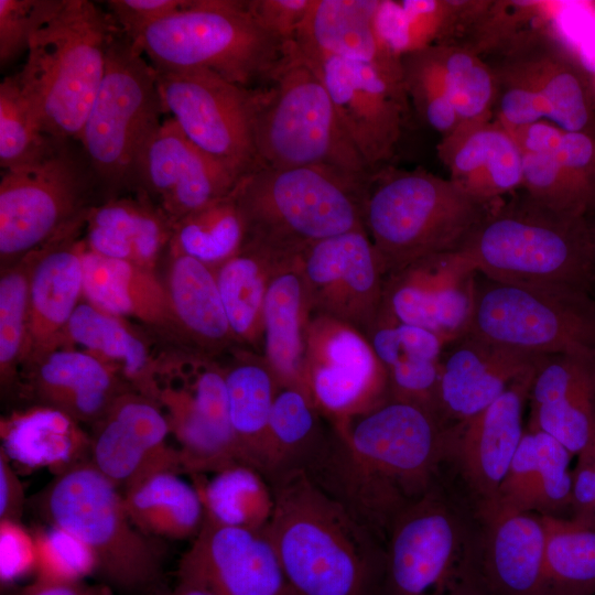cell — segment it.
<instances>
[{
  "label": "cell",
  "instance_id": "obj_18",
  "mask_svg": "<svg viewBox=\"0 0 595 595\" xmlns=\"http://www.w3.org/2000/svg\"><path fill=\"white\" fill-rule=\"evenodd\" d=\"M177 581L213 595H294L264 528L204 523L183 554Z\"/></svg>",
  "mask_w": 595,
  "mask_h": 595
},
{
  "label": "cell",
  "instance_id": "obj_32",
  "mask_svg": "<svg viewBox=\"0 0 595 595\" xmlns=\"http://www.w3.org/2000/svg\"><path fill=\"white\" fill-rule=\"evenodd\" d=\"M572 454L552 436L527 429L497 497L489 502L542 516L570 512Z\"/></svg>",
  "mask_w": 595,
  "mask_h": 595
},
{
  "label": "cell",
  "instance_id": "obj_29",
  "mask_svg": "<svg viewBox=\"0 0 595 595\" xmlns=\"http://www.w3.org/2000/svg\"><path fill=\"white\" fill-rule=\"evenodd\" d=\"M84 299L116 316L136 320L172 336L180 346L167 290L154 270L101 257L85 246Z\"/></svg>",
  "mask_w": 595,
  "mask_h": 595
},
{
  "label": "cell",
  "instance_id": "obj_12",
  "mask_svg": "<svg viewBox=\"0 0 595 595\" xmlns=\"http://www.w3.org/2000/svg\"><path fill=\"white\" fill-rule=\"evenodd\" d=\"M467 334L536 355H595V304L588 292L511 283L477 272Z\"/></svg>",
  "mask_w": 595,
  "mask_h": 595
},
{
  "label": "cell",
  "instance_id": "obj_23",
  "mask_svg": "<svg viewBox=\"0 0 595 595\" xmlns=\"http://www.w3.org/2000/svg\"><path fill=\"white\" fill-rule=\"evenodd\" d=\"M538 366L488 407L445 428L444 462L456 465L478 504L497 497L521 442L523 409Z\"/></svg>",
  "mask_w": 595,
  "mask_h": 595
},
{
  "label": "cell",
  "instance_id": "obj_41",
  "mask_svg": "<svg viewBox=\"0 0 595 595\" xmlns=\"http://www.w3.org/2000/svg\"><path fill=\"white\" fill-rule=\"evenodd\" d=\"M333 426L310 397L281 388L274 399L260 472L269 480L306 466L325 447Z\"/></svg>",
  "mask_w": 595,
  "mask_h": 595
},
{
  "label": "cell",
  "instance_id": "obj_48",
  "mask_svg": "<svg viewBox=\"0 0 595 595\" xmlns=\"http://www.w3.org/2000/svg\"><path fill=\"white\" fill-rule=\"evenodd\" d=\"M57 139L45 134L36 122L19 84L18 75L0 84V166L2 171L34 163Z\"/></svg>",
  "mask_w": 595,
  "mask_h": 595
},
{
  "label": "cell",
  "instance_id": "obj_33",
  "mask_svg": "<svg viewBox=\"0 0 595 595\" xmlns=\"http://www.w3.org/2000/svg\"><path fill=\"white\" fill-rule=\"evenodd\" d=\"M86 248L101 257L125 260L154 270L172 236V224L144 194L110 198L88 213Z\"/></svg>",
  "mask_w": 595,
  "mask_h": 595
},
{
  "label": "cell",
  "instance_id": "obj_46",
  "mask_svg": "<svg viewBox=\"0 0 595 595\" xmlns=\"http://www.w3.org/2000/svg\"><path fill=\"white\" fill-rule=\"evenodd\" d=\"M542 518L547 531L542 595H594L595 526L566 517Z\"/></svg>",
  "mask_w": 595,
  "mask_h": 595
},
{
  "label": "cell",
  "instance_id": "obj_3",
  "mask_svg": "<svg viewBox=\"0 0 595 595\" xmlns=\"http://www.w3.org/2000/svg\"><path fill=\"white\" fill-rule=\"evenodd\" d=\"M487 210L456 250L489 279L589 292L595 226L555 212L528 194Z\"/></svg>",
  "mask_w": 595,
  "mask_h": 595
},
{
  "label": "cell",
  "instance_id": "obj_36",
  "mask_svg": "<svg viewBox=\"0 0 595 595\" xmlns=\"http://www.w3.org/2000/svg\"><path fill=\"white\" fill-rule=\"evenodd\" d=\"M0 451L28 469H50L58 475L89 461L90 434L69 414L45 404L1 418Z\"/></svg>",
  "mask_w": 595,
  "mask_h": 595
},
{
  "label": "cell",
  "instance_id": "obj_58",
  "mask_svg": "<svg viewBox=\"0 0 595 595\" xmlns=\"http://www.w3.org/2000/svg\"><path fill=\"white\" fill-rule=\"evenodd\" d=\"M463 595H479V594L474 593V592H467V593H464Z\"/></svg>",
  "mask_w": 595,
  "mask_h": 595
},
{
  "label": "cell",
  "instance_id": "obj_4",
  "mask_svg": "<svg viewBox=\"0 0 595 595\" xmlns=\"http://www.w3.org/2000/svg\"><path fill=\"white\" fill-rule=\"evenodd\" d=\"M120 31L111 14L94 2L63 0L33 35L17 75L45 134L78 143Z\"/></svg>",
  "mask_w": 595,
  "mask_h": 595
},
{
  "label": "cell",
  "instance_id": "obj_9",
  "mask_svg": "<svg viewBox=\"0 0 595 595\" xmlns=\"http://www.w3.org/2000/svg\"><path fill=\"white\" fill-rule=\"evenodd\" d=\"M37 502L48 524L93 551L106 585L126 592L156 587L164 555L159 539L132 523L123 494L89 461L55 475Z\"/></svg>",
  "mask_w": 595,
  "mask_h": 595
},
{
  "label": "cell",
  "instance_id": "obj_7",
  "mask_svg": "<svg viewBox=\"0 0 595 595\" xmlns=\"http://www.w3.org/2000/svg\"><path fill=\"white\" fill-rule=\"evenodd\" d=\"M489 205L450 178L425 171L372 173L364 227L387 275L420 259L458 250Z\"/></svg>",
  "mask_w": 595,
  "mask_h": 595
},
{
  "label": "cell",
  "instance_id": "obj_27",
  "mask_svg": "<svg viewBox=\"0 0 595 595\" xmlns=\"http://www.w3.org/2000/svg\"><path fill=\"white\" fill-rule=\"evenodd\" d=\"M22 370L26 389L39 404L56 408L80 423H96L119 396L132 390L115 367L74 346L48 350Z\"/></svg>",
  "mask_w": 595,
  "mask_h": 595
},
{
  "label": "cell",
  "instance_id": "obj_40",
  "mask_svg": "<svg viewBox=\"0 0 595 595\" xmlns=\"http://www.w3.org/2000/svg\"><path fill=\"white\" fill-rule=\"evenodd\" d=\"M288 261L245 241L238 253L213 269L231 332L239 346L260 353L268 286L277 269Z\"/></svg>",
  "mask_w": 595,
  "mask_h": 595
},
{
  "label": "cell",
  "instance_id": "obj_59",
  "mask_svg": "<svg viewBox=\"0 0 595 595\" xmlns=\"http://www.w3.org/2000/svg\"><path fill=\"white\" fill-rule=\"evenodd\" d=\"M595 595V594H594Z\"/></svg>",
  "mask_w": 595,
  "mask_h": 595
},
{
  "label": "cell",
  "instance_id": "obj_47",
  "mask_svg": "<svg viewBox=\"0 0 595 595\" xmlns=\"http://www.w3.org/2000/svg\"><path fill=\"white\" fill-rule=\"evenodd\" d=\"M33 255L2 268L0 277V380L10 387L20 378L29 340V282Z\"/></svg>",
  "mask_w": 595,
  "mask_h": 595
},
{
  "label": "cell",
  "instance_id": "obj_54",
  "mask_svg": "<svg viewBox=\"0 0 595 595\" xmlns=\"http://www.w3.org/2000/svg\"><path fill=\"white\" fill-rule=\"evenodd\" d=\"M576 456V464L572 468L569 518L595 526V451Z\"/></svg>",
  "mask_w": 595,
  "mask_h": 595
},
{
  "label": "cell",
  "instance_id": "obj_39",
  "mask_svg": "<svg viewBox=\"0 0 595 595\" xmlns=\"http://www.w3.org/2000/svg\"><path fill=\"white\" fill-rule=\"evenodd\" d=\"M158 402L178 444L183 473L213 474L246 464L234 435L202 414L187 388L173 375H160Z\"/></svg>",
  "mask_w": 595,
  "mask_h": 595
},
{
  "label": "cell",
  "instance_id": "obj_6",
  "mask_svg": "<svg viewBox=\"0 0 595 595\" xmlns=\"http://www.w3.org/2000/svg\"><path fill=\"white\" fill-rule=\"evenodd\" d=\"M252 93L257 166H323L370 178L325 85L295 43L286 44L277 67Z\"/></svg>",
  "mask_w": 595,
  "mask_h": 595
},
{
  "label": "cell",
  "instance_id": "obj_34",
  "mask_svg": "<svg viewBox=\"0 0 595 595\" xmlns=\"http://www.w3.org/2000/svg\"><path fill=\"white\" fill-rule=\"evenodd\" d=\"M380 1L313 0L295 44L305 57H338L400 68L376 29Z\"/></svg>",
  "mask_w": 595,
  "mask_h": 595
},
{
  "label": "cell",
  "instance_id": "obj_2",
  "mask_svg": "<svg viewBox=\"0 0 595 595\" xmlns=\"http://www.w3.org/2000/svg\"><path fill=\"white\" fill-rule=\"evenodd\" d=\"M264 528L294 595H383L385 544L301 468L268 480Z\"/></svg>",
  "mask_w": 595,
  "mask_h": 595
},
{
  "label": "cell",
  "instance_id": "obj_1",
  "mask_svg": "<svg viewBox=\"0 0 595 595\" xmlns=\"http://www.w3.org/2000/svg\"><path fill=\"white\" fill-rule=\"evenodd\" d=\"M445 428L421 407L388 400L333 430L304 470L385 544L399 515L436 484Z\"/></svg>",
  "mask_w": 595,
  "mask_h": 595
},
{
  "label": "cell",
  "instance_id": "obj_21",
  "mask_svg": "<svg viewBox=\"0 0 595 595\" xmlns=\"http://www.w3.org/2000/svg\"><path fill=\"white\" fill-rule=\"evenodd\" d=\"M506 112L520 126L547 118L565 132L595 138V91L587 74L572 61L548 53L523 55L495 75Z\"/></svg>",
  "mask_w": 595,
  "mask_h": 595
},
{
  "label": "cell",
  "instance_id": "obj_45",
  "mask_svg": "<svg viewBox=\"0 0 595 595\" xmlns=\"http://www.w3.org/2000/svg\"><path fill=\"white\" fill-rule=\"evenodd\" d=\"M234 190L175 223L169 255L187 256L216 269L238 253L245 244L247 228Z\"/></svg>",
  "mask_w": 595,
  "mask_h": 595
},
{
  "label": "cell",
  "instance_id": "obj_53",
  "mask_svg": "<svg viewBox=\"0 0 595 595\" xmlns=\"http://www.w3.org/2000/svg\"><path fill=\"white\" fill-rule=\"evenodd\" d=\"M192 3V0H111L109 13L121 32L133 41L149 25L172 15Z\"/></svg>",
  "mask_w": 595,
  "mask_h": 595
},
{
  "label": "cell",
  "instance_id": "obj_10",
  "mask_svg": "<svg viewBox=\"0 0 595 595\" xmlns=\"http://www.w3.org/2000/svg\"><path fill=\"white\" fill-rule=\"evenodd\" d=\"M143 56L120 31L78 141L108 199L132 190L139 153L165 112L155 68Z\"/></svg>",
  "mask_w": 595,
  "mask_h": 595
},
{
  "label": "cell",
  "instance_id": "obj_17",
  "mask_svg": "<svg viewBox=\"0 0 595 595\" xmlns=\"http://www.w3.org/2000/svg\"><path fill=\"white\" fill-rule=\"evenodd\" d=\"M312 315L345 323L364 335L379 315L385 270L365 229L322 240L300 257Z\"/></svg>",
  "mask_w": 595,
  "mask_h": 595
},
{
  "label": "cell",
  "instance_id": "obj_49",
  "mask_svg": "<svg viewBox=\"0 0 595 595\" xmlns=\"http://www.w3.org/2000/svg\"><path fill=\"white\" fill-rule=\"evenodd\" d=\"M35 581L79 583L98 573L93 551L76 536L60 527L36 529Z\"/></svg>",
  "mask_w": 595,
  "mask_h": 595
},
{
  "label": "cell",
  "instance_id": "obj_52",
  "mask_svg": "<svg viewBox=\"0 0 595 595\" xmlns=\"http://www.w3.org/2000/svg\"><path fill=\"white\" fill-rule=\"evenodd\" d=\"M313 0H246L249 13L271 36L294 43Z\"/></svg>",
  "mask_w": 595,
  "mask_h": 595
},
{
  "label": "cell",
  "instance_id": "obj_55",
  "mask_svg": "<svg viewBox=\"0 0 595 595\" xmlns=\"http://www.w3.org/2000/svg\"><path fill=\"white\" fill-rule=\"evenodd\" d=\"M24 489L12 463L0 451V520L19 521L23 512Z\"/></svg>",
  "mask_w": 595,
  "mask_h": 595
},
{
  "label": "cell",
  "instance_id": "obj_35",
  "mask_svg": "<svg viewBox=\"0 0 595 595\" xmlns=\"http://www.w3.org/2000/svg\"><path fill=\"white\" fill-rule=\"evenodd\" d=\"M463 125L442 144L450 180L475 199L493 201L523 183L522 151L505 128Z\"/></svg>",
  "mask_w": 595,
  "mask_h": 595
},
{
  "label": "cell",
  "instance_id": "obj_15",
  "mask_svg": "<svg viewBox=\"0 0 595 595\" xmlns=\"http://www.w3.org/2000/svg\"><path fill=\"white\" fill-rule=\"evenodd\" d=\"M309 396L336 432L389 400L386 369L366 336L323 315H312L306 344Z\"/></svg>",
  "mask_w": 595,
  "mask_h": 595
},
{
  "label": "cell",
  "instance_id": "obj_56",
  "mask_svg": "<svg viewBox=\"0 0 595 595\" xmlns=\"http://www.w3.org/2000/svg\"><path fill=\"white\" fill-rule=\"evenodd\" d=\"M23 595H115L112 588L106 584L90 585L79 583H51L35 581L26 588Z\"/></svg>",
  "mask_w": 595,
  "mask_h": 595
},
{
  "label": "cell",
  "instance_id": "obj_20",
  "mask_svg": "<svg viewBox=\"0 0 595 595\" xmlns=\"http://www.w3.org/2000/svg\"><path fill=\"white\" fill-rule=\"evenodd\" d=\"M238 181L193 144L170 117L144 143L133 172V187L148 196L172 226L227 196Z\"/></svg>",
  "mask_w": 595,
  "mask_h": 595
},
{
  "label": "cell",
  "instance_id": "obj_14",
  "mask_svg": "<svg viewBox=\"0 0 595 595\" xmlns=\"http://www.w3.org/2000/svg\"><path fill=\"white\" fill-rule=\"evenodd\" d=\"M165 111L237 181L257 166L253 93L206 69L155 68Z\"/></svg>",
  "mask_w": 595,
  "mask_h": 595
},
{
  "label": "cell",
  "instance_id": "obj_43",
  "mask_svg": "<svg viewBox=\"0 0 595 595\" xmlns=\"http://www.w3.org/2000/svg\"><path fill=\"white\" fill-rule=\"evenodd\" d=\"M429 94L448 102L462 126L479 123L497 94L496 77L470 53L444 46H429L423 65Z\"/></svg>",
  "mask_w": 595,
  "mask_h": 595
},
{
  "label": "cell",
  "instance_id": "obj_22",
  "mask_svg": "<svg viewBox=\"0 0 595 595\" xmlns=\"http://www.w3.org/2000/svg\"><path fill=\"white\" fill-rule=\"evenodd\" d=\"M470 589L479 595H542L547 531L541 515L477 504Z\"/></svg>",
  "mask_w": 595,
  "mask_h": 595
},
{
  "label": "cell",
  "instance_id": "obj_57",
  "mask_svg": "<svg viewBox=\"0 0 595 595\" xmlns=\"http://www.w3.org/2000/svg\"><path fill=\"white\" fill-rule=\"evenodd\" d=\"M150 595H213L207 589L195 585L193 583L177 581L176 585L166 587H155L151 591Z\"/></svg>",
  "mask_w": 595,
  "mask_h": 595
},
{
  "label": "cell",
  "instance_id": "obj_13",
  "mask_svg": "<svg viewBox=\"0 0 595 595\" xmlns=\"http://www.w3.org/2000/svg\"><path fill=\"white\" fill-rule=\"evenodd\" d=\"M477 529L435 484L403 510L385 543L383 595L470 591Z\"/></svg>",
  "mask_w": 595,
  "mask_h": 595
},
{
  "label": "cell",
  "instance_id": "obj_38",
  "mask_svg": "<svg viewBox=\"0 0 595 595\" xmlns=\"http://www.w3.org/2000/svg\"><path fill=\"white\" fill-rule=\"evenodd\" d=\"M224 357L232 434L245 463L260 472L270 414L281 387L260 353L237 346Z\"/></svg>",
  "mask_w": 595,
  "mask_h": 595
},
{
  "label": "cell",
  "instance_id": "obj_50",
  "mask_svg": "<svg viewBox=\"0 0 595 595\" xmlns=\"http://www.w3.org/2000/svg\"><path fill=\"white\" fill-rule=\"evenodd\" d=\"M63 0H0V65L28 53L36 31L57 11Z\"/></svg>",
  "mask_w": 595,
  "mask_h": 595
},
{
  "label": "cell",
  "instance_id": "obj_26",
  "mask_svg": "<svg viewBox=\"0 0 595 595\" xmlns=\"http://www.w3.org/2000/svg\"><path fill=\"white\" fill-rule=\"evenodd\" d=\"M84 229L74 228L32 251L23 367L61 345L72 315L84 300Z\"/></svg>",
  "mask_w": 595,
  "mask_h": 595
},
{
  "label": "cell",
  "instance_id": "obj_51",
  "mask_svg": "<svg viewBox=\"0 0 595 595\" xmlns=\"http://www.w3.org/2000/svg\"><path fill=\"white\" fill-rule=\"evenodd\" d=\"M37 550L34 534L19 521L0 520V580L13 584L29 574L35 575Z\"/></svg>",
  "mask_w": 595,
  "mask_h": 595
},
{
  "label": "cell",
  "instance_id": "obj_24",
  "mask_svg": "<svg viewBox=\"0 0 595 595\" xmlns=\"http://www.w3.org/2000/svg\"><path fill=\"white\" fill-rule=\"evenodd\" d=\"M528 400V429L552 436L573 456L595 451V355L545 356Z\"/></svg>",
  "mask_w": 595,
  "mask_h": 595
},
{
  "label": "cell",
  "instance_id": "obj_5",
  "mask_svg": "<svg viewBox=\"0 0 595 595\" xmlns=\"http://www.w3.org/2000/svg\"><path fill=\"white\" fill-rule=\"evenodd\" d=\"M369 180L323 166H257L234 190L245 241L292 260L322 240L365 229Z\"/></svg>",
  "mask_w": 595,
  "mask_h": 595
},
{
  "label": "cell",
  "instance_id": "obj_25",
  "mask_svg": "<svg viewBox=\"0 0 595 595\" xmlns=\"http://www.w3.org/2000/svg\"><path fill=\"white\" fill-rule=\"evenodd\" d=\"M545 356H536L466 334L441 358L439 409L450 425L478 413Z\"/></svg>",
  "mask_w": 595,
  "mask_h": 595
},
{
  "label": "cell",
  "instance_id": "obj_8",
  "mask_svg": "<svg viewBox=\"0 0 595 595\" xmlns=\"http://www.w3.org/2000/svg\"><path fill=\"white\" fill-rule=\"evenodd\" d=\"M132 42L154 68L206 69L248 89L266 83L286 46L258 24L246 0H192Z\"/></svg>",
  "mask_w": 595,
  "mask_h": 595
},
{
  "label": "cell",
  "instance_id": "obj_42",
  "mask_svg": "<svg viewBox=\"0 0 595 595\" xmlns=\"http://www.w3.org/2000/svg\"><path fill=\"white\" fill-rule=\"evenodd\" d=\"M180 474L160 472L122 493L128 516L143 534L193 540L199 532L205 519L201 496Z\"/></svg>",
  "mask_w": 595,
  "mask_h": 595
},
{
  "label": "cell",
  "instance_id": "obj_44",
  "mask_svg": "<svg viewBox=\"0 0 595 595\" xmlns=\"http://www.w3.org/2000/svg\"><path fill=\"white\" fill-rule=\"evenodd\" d=\"M205 510V517L221 524L266 528L274 497L268 479L255 467L235 464L213 473L191 475Z\"/></svg>",
  "mask_w": 595,
  "mask_h": 595
},
{
  "label": "cell",
  "instance_id": "obj_37",
  "mask_svg": "<svg viewBox=\"0 0 595 595\" xmlns=\"http://www.w3.org/2000/svg\"><path fill=\"white\" fill-rule=\"evenodd\" d=\"M60 346H74L95 355L115 367L132 390L158 401L160 357H154L145 338L127 320L84 299Z\"/></svg>",
  "mask_w": 595,
  "mask_h": 595
},
{
  "label": "cell",
  "instance_id": "obj_16",
  "mask_svg": "<svg viewBox=\"0 0 595 595\" xmlns=\"http://www.w3.org/2000/svg\"><path fill=\"white\" fill-rule=\"evenodd\" d=\"M305 58L325 85L351 144L376 172L392 155L404 122L408 95L401 67L338 57Z\"/></svg>",
  "mask_w": 595,
  "mask_h": 595
},
{
  "label": "cell",
  "instance_id": "obj_30",
  "mask_svg": "<svg viewBox=\"0 0 595 595\" xmlns=\"http://www.w3.org/2000/svg\"><path fill=\"white\" fill-rule=\"evenodd\" d=\"M164 284L178 328L180 347L221 359L239 346L212 268L187 256L169 255Z\"/></svg>",
  "mask_w": 595,
  "mask_h": 595
},
{
  "label": "cell",
  "instance_id": "obj_31",
  "mask_svg": "<svg viewBox=\"0 0 595 595\" xmlns=\"http://www.w3.org/2000/svg\"><path fill=\"white\" fill-rule=\"evenodd\" d=\"M386 369L389 400L421 407L440 419L439 383L445 342L414 325L377 321L365 335Z\"/></svg>",
  "mask_w": 595,
  "mask_h": 595
},
{
  "label": "cell",
  "instance_id": "obj_28",
  "mask_svg": "<svg viewBox=\"0 0 595 595\" xmlns=\"http://www.w3.org/2000/svg\"><path fill=\"white\" fill-rule=\"evenodd\" d=\"M311 318L309 293L296 258L280 266L270 280L260 354L281 388H294L307 396L306 344Z\"/></svg>",
  "mask_w": 595,
  "mask_h": 595
},
{
  "label": "cell",
  "instance_id": "obj_11",
  "mask_svg": "<svg viewBox=\"0 0 595 595\" xmlns=\"http://www.w3.org/2000/svg\"><path fill=\"white\" fill-rule=\"evenodd\" d=\"M96 190L98 181L75 141L57 139L34 163L2 171L1 269L85 226Z\"/></svg>",
  "mask_w": 595,
  "mask_h": 595
},
{
  "label": "cell",
  "instance_id": "obj_19",
  "mask_svg": "<svg viewBox=\"0 0 595 595\" xmlns=\"http://www.w3.org/2000/svg\"><path fill=\"white\" fill-rule=\"evenodd\" d=\"M89 462L121 493L164 470L183 473L169 444L166 415L158 401L129 390L93 424Z\"/></svg>",
  "mask_w": 595,
  "mask_h": 595
}]
</instances>
